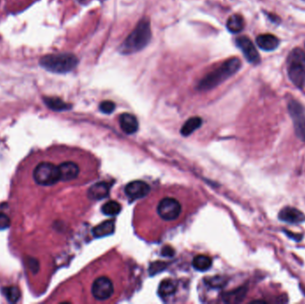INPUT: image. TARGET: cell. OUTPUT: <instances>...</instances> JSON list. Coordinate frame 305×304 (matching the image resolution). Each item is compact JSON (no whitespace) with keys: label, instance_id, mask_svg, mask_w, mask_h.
Wrapping results in <instances>:
<instances>
[{"label":"cell","instance_id":"cell-1","mask_svg":"<svg viewBox=\"0 0 305 304\" xmlns=\"http://www.w3.org/2000/svg\"><path fill=\"white\" fill-rule=\"evenodd\" d=\"M151 26L148 19L141 20L120 46V52L130 54L143 50L151 40Z\"/></svg>","mask_w":305,"mask_h":304},{"label":"cell","instance_id":"cell-2","mask_svg":"<svg viewBox=\"0 0 305 304\" xmlns=\"http://www.w3.org/2000/svg\"><path fill=\"white\" fill-rule=\"evenodd\" d=\"M241 61L238 58H230L223 62L216 70L207 74L198 84V90H209L227 80L228 78L240 70Z\"/></svg>","mask_w":305,"mask_h":304},{"label":"cell","instance_id":"cell-3","mask_svg":"<svg viewBox=\"0 0 305 304\" xmlns=\"http://www.w3.org/2000/svg\"><path fill=\"white\" fill-rule=\"evenodd\" d=\"M78 62V58L74 54L59 53L43 56L40 61V64L50 72L67 74L74 70Z\"/></svg>","mask_w":305,"mask_h":304},{"label":"cell","instance_id":"cell-4","mask_svg":"<svg viewBox=\"0 0 305 304\" xmlns=\"http://www.w3.org/2000/svg\"><path fill=\"white\" fill-rule=\"evenodd\" d=\"M289 78L297 88L305 86V54L300 48H294L288 58Z\"/></svg>","mask_w":305,"mask_h":304},{"label":"cell","instance_id":"cell-5","mask_svg":"<svg viewBox=\"0 0 305 304\" xmlns=\"http://www.w3.org/2000/svg\"><path fill=\"white\" fill-rule=\"evenodd\" d=\"M33 178L38 185H54L60 180L59 168L52 162H40L36 166L33 172Z\"/></svg>","mask_w":305,"mask_h":304},{"label":"cell","instance_id":"cell-6","mask_svg":"<svg viewBox=\"0 0 305 304\" xmlns=\"http://www.w3.org/2000/svg\"><path fill=\"white\" fill-rule=\"evenodd\" d=\"M182 210L180 202L174 198H162L157 206L159 216L166 222H172L180 218Z\"/></svg>","mask_w":305,"mask_h":304},{"label":"cell","instance_id":"cell-7","mask_svg":"<svg viewBox=\"0 0 305 304\" xmlns=\"http://www.w3.org/2000/svg\"><path fill=\"white\" fill-rule=\"evenodd\" d=\"M288 111L293 120L296 134L302 141L305 142V110L301 104L296 101H290Z\"/></svg>","mask_w":305,"mask_h":304},{"label":"cell","instance_id":"cell-8","mask_svg":"<svg viewBox=\"0 0 305 304\" xmlns=\"http://www.w3.org/2000/svg\"><path fill=\"white\" fill-rule=\"evenodd\" d=\"M114 284L108 276H99L94 281L91 288L92 296L98 300H108L114 294Z\"/></svg>","mask_w":305,"mask_h":304},{"label":"cell","instance_id":"cell-9","mask_svg":"<svg viewBox=\"0 0 305 304\" xmlns=\"http://www.w3.org/2000/svg\"><path fill=\"white\" fill-rule=\"evenodd\" d=\"M236 46L240 48V50L243 52L244 58H246L248 62L257 64L260 62V56L257 52L256 46L252 44L251 40H249L248 37H240L236 40Z\"/></svg>","mask_w":305,"mask_h":304},{"label":"cell","instance_id":"cell-10","mask_svg":"<svg viewBox=\"0 0 305 304\" xmlns=\"http://www.w3.org/2000/svg\"><path fill=\"white\" fill-rule=\"evenodd\" d=\"M150 190V186L146 182L142 180L132 181L125 186L126 196L132 199L144 198L148 194Z\"/></svg>","mask_w":305,"mask_h":304},{"label":"cell","instance_id":"cell-11","mask_svg":"<svg viewBox=\"0 0 305 304\" xmlns=\"http://www.w3.org/2000/svg\"><path fill=\"white\" fill-rule=\"evenodd\" d=\"M281 222L289 224H300L305 222V215L301 210L294 207H284L278 214Z\"/></svg>","mask_w":305,"mask_h":304},{"label":"cell","instance_id":"cell-12","mask_svg":"<svg viewBox=\"0 0 305 304\" xmlns=\"http://www.w3.org/2000/svg\"><path fill=\"white\" fill-rule=\"evenodd\" d=\"M60 172V180L68 182L75 180L80 174L78 164L74 162H64L58 166Z\"/></svg>","mask_w":305,"mask_h":304},{"label":"cell","instance_id":"cell-13","mask_svg":"<svg viewBox=\"0 0 305 304\" xmlns=\"http://www.w3.org/2000/svg\"><path fill=\"white\" fill-rule=\"evenodd\" d=\"M119 122L122 130L128 135L136 133L138 130V122L136 117L128 112L120 114Z\"/></svg>","mask_w":305,"mask_h":304},{"label":"cell","instance_id":"cell-14","mask_svg":"<svg viewBox=\"0 0 305 304\" xmlns=\"http://www.w3.org/2000/svg\"><path fill=\"white\" fill-rule=\"evenodd\" d=\"M256 43L260 50L273 51L280 45V40L272 34H262L256 38Z\"/></svg>","mask_w":305,"mask_h":304},{"label":"cell","instance_id":"cell-15","mask_svg":"<svg viewBox=\"0 0 305 304\" xmlns=\"http://www.w3.org/2000/svg\"><path fill=\"white\" fill-rule=\"evenodd\" d=\"M110 192V185L106 182H98L88 189V198L92 200H101L108 198Z\"/></svg>","mask_w":305,"mask_h":304},{"label":"cell","instance_id":"cell-16","mask_svg":"<svg viewBox=\"0 0 305 304\" xmlns=\"http://www.w3.org/2000/svg\"><path fill=\"white\" fill-rule=\"evenodd\" d=\"M116 230V224L114 220H106L103 223H101L98 226H96L93 228L92 233L96 238H103L109 234H112Z\"/></svg>","mask_w":305,"mask_h":304},{"label":"cell","instance_id":"cell-17","mask_svg":"<svg viewBox=\"0 0 305 304\" xmlns=\"http://www.w3.org/2000/svg\"><path fill=\"white\" fill-rule=\"evenodd\" d=\"M202 120L200 117H192L186 122L180 130L182 136H190L198 128L201 127Z\"/></svg>","mask_w":305,"mask_h":304},{"label":"cell","instance_id":"cell-18","mask_svg":"<svg viewBox=\"0 0 305 304\" xmlns=\"http://www.w3.org/2000/svg\"><path fill=\"white\" fill-rule=\"evenodd\" d=\"M244 22L240 14L231 16L227 21V29L231 33H238L244 29Z\"/></svg>","mask_w":305,"mask_h":304},{"label":"cell","instance_id":"cell-19","mask_svg":"<svg viewBox=\"0 0 305 304\" xmlns=\"http://www.w3.org/2000/svg\"><path fill=\"white\" fill-rule=\"evenodd\" d=\"M44 102L46 104V106L54 111H66L70 109L72 107L69 104L64 102L62 99L58 98H45Z\"/></svg>","mask_w":305,"mask_h":304},{"label":"cell","instance_id":"cell-20","mask_svg":"<svg viewBox=\"0 0 305 304\" xmlns=\"http://www.w3.org/2000/svg\"><path fill=\"white\" fill-rule=\"evenodd\" d=\"M177 290V283L172 280L162 281L159 286V294L161 297H169L174 296Z\"/></svg>","mask_w":305,"mask_h":304},{"label":"cell","instance_id":"cell-21","mask_svg":"<svg viewBox=\"0 0 305 304\" xmlns=\"http://www.w3.org/2000/svg\"><path fill=\"white\" fill-rule=\"evenodd\" d=\"M212 259L206 255H198L193 260V267L199 272H206L212 266Z\"/></svg>","mask_w":305,"mask_h":304},{"label":"cell","instance_id":"cell-22","mask_svg":"<svg viewBox=\"0 0 305 304\" xmlns=\"http://www.w3.org/2000/svg\"><path fill=\"white\" fill-rule=\"evenodd\" d=\"M122 210V206L118 202L109 201L106 202L102 207V212L106 216H116Z\"/></svg>","mask_w":305,"mask_h":304},{"label":"cell","instance_id":"cell-23","mask_svg":"<svg viewBox=\"0 0 305 304\" xmlns=\"http://www.w3.org/2000/svg\"><path fill=\"white\" fill-rule=\"evenodd\" d=\"M246 294V289L241 288L236 289L234 292H228L225 294V300L227 302H240L244 298V296Z\"/></svg>","mask_w":305,"mask_h":304},{"label":"cell","instance_id":"cell-24","mask_svg":"<svg viewBox=\"0 0 305 304\" xmlns=\"http://www.w3.org/2000/svg\"><path fill=\"white\" fill-rule=\"evenodd\" d=\"M3 294L8 302L12 304L18 302L21 296V292H20L19 288L16 286H8V288H3Z\"/></svg>","mask_w":305,"mask_h":304},{"label":"cell","instance_id":"cell-25","mask_svg":"<svg viewBox=\"0 0 305 304\" xmlns=\"http://www.w3.org/2000/svg\"><path fill=\"white\" fill-rule=\"evenodd\" d=\"M99 109L100 111L106 114H110L112 112L116 110V104L112 101H104L102 103L100 104L99 106Z\"/></svg>","mask_w":305,"mask_h":304},{"label":"cell","instance_id":"cell-26","mask_svg":"<svg viewBox=\"0 0 305 304\" xmlns=\"http://www.w3.org/2000/svg\"><path fill=\"white\" fill-rule=\"evenodd\" d=\"M10 224H11V222H10L8 216L6 214L0 212V230L8 228L10 226Z\"/></svg>","mask_w":305,"mask_h":304},{"label":"cell","instance_id":"cell-27","mask_svg":"<svg viewBox=\"0 0 305 304\" xmlns=\"http://www.w3.org/2000/svg\"><path fill=\"white\" fill-rule=\"evenodd\" d=\"M284 232L288 238L293 239V240H296V241H301L302 236H304L302 234H294L293 232H290L288 230H284Z\"/></svg>","mask_w":305,"mask_h":304},{"label":"cell","instance_id":"cell-28","mask_svg":"<svg viewBox=\"0 0 305 304\" xmlns=\"http://www.w3.org/2000/svg\"><path fill=\"white\" fill-rule=\"evenodd\" d=\"M162 254L164 256H170V257H172V256H174V250L172 247L164 246L162 248Z\"/></svg>","mask_w":305,"mask_h":304}]
</instances>
